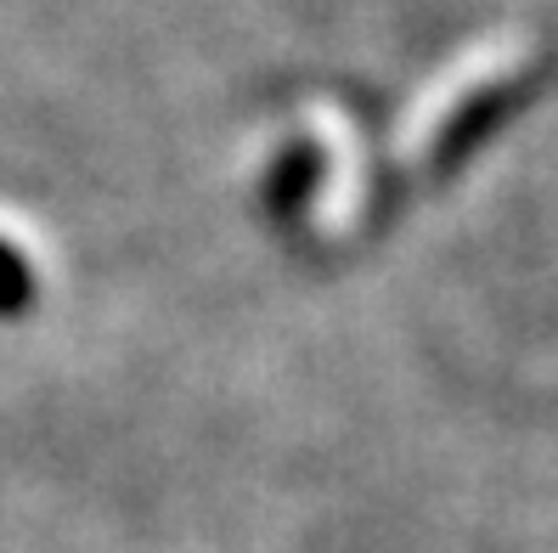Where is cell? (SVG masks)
I'll return each mask as SVG.
<instances>
[{
  "instance_id": "1",
  "label": "cell",
  "mask_w": 558,
  "mask_h": 553,
  "mask_svg": "<svg viewBox=\"0 0 558 553\" xmlns=\"http://www.w3.org/2000/svg\"><path fill=\"white\" fill-rule=\"evenodd\" d=\"M28 294H35V277H28L23 260L0 243V316H17L28 305Z\"/></svg>"
}]
</instances>
